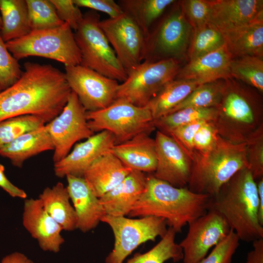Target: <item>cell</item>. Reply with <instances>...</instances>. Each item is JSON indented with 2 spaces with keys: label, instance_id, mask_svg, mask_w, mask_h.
I'll return each mask as SVG.
<instances>
[{
  "label": "cell",
  "instance_id": "obj_44",
  "mask_svg": "<svg viewBox=\"0 0 263 263\" xmlns=\"http://www.w3.org/2000/svg\"><path fill=\"white\" fill-rule=\"evenodd\" d=\"M218 133L212 121H205L194 135L193 145L194 151L206 152L216 143Z\"/></svg>",
  "mask_w": 263,
  "mask_h": 263
},
{
  "label": "cell",
  "instance_id": "obj_9",
  "mask_svg": "<svg viewBox=\"0 0 263 263\" xmlns=\"http://www.w3.org/2000/svg\"><path fill=\"white\" fill-rule=\"evenodd\" d=\"M89 128L93 132L107 131L114 137L115 144L155 130L154 120L146 107L136 106L123 98H117L107 108L86 112Z\"/></svg>",
  "mask_w": 263,
  "mask_h": 263
},
{
  "label": "cell",
  "instance_id": "obj_8",
  "mask_svg": "<svg viewBox=\"0 0 263 263\" xmlns=\"http://www.w3.org/2000/svg\"><path fill=\"white\" fill-rule=\"evenodd\" d=\"M100 17L95 11H87L74 33L81 54L80 65L123 82L127 73L99 26Z\"/></svg>",
  "mask_w": 263,
  "mask_h": 263
},
{
  "label": "cell",
  "instance_id": "obj_17",
  "mask_svg": "<svg viewBox=\"0 0 263 263\" xmlns=\"http://www.w3.org/2000/svg\"><path fill=\"white\" fill-rule=\"evenodd\" d=\"M115 144L114 137L108 131L93 135L76 144L70 153L54 163L55 175L59 178L67 175L83 177L86 170L97 159L110 152Z\"/></svg>",
  "mask_w": 263,
  "mask_h": 263
},
{
  "label": "cell",
  "instance_id": "obj_34",
  "mask_svg": "<svg viewBox=\"0 0 263 263\" xmlns=\"http://www.w3.org/2000/svg\"><path fill=\"white\" fill-rule=\"evenodd\" d=\"M232 78L263 93V57L245 56L233 58L230 64Z\"/></svg>",
  "mask_w": 263,
  "mask_h": 263
},
{
  "label": "cell",
  "instance_id": "obj_41",
  "mask_svg": "<svg viewBox=\"0 0 263 263\" xmlns=\"http://www.w3.org/2000/svg\"><path fill=\"white\" fill-rule=\"evenodd\" d=\"M180 3L188 22L193 29L208 23L211 5L209 0H186Z\"/></svg>",
  "mask_w": 263,
  "mask_h": 263
},
{
  "label": "cell",
  "instance_id": "obj_45",
  "mask_svg": "<svg viewBox=\"0 0 263 263\" xmlns=\"http://www.w3.org/2000/svg\"><path fill=\"white\" fill-rule=\"evenodd\" d=\"M78 7H87L106 14L109 18H115L124 13L121 7L113 0H73Z\"/></svg>",
  "mask_w": 263,
  "mask_h": 263
},
{
  "label": "cell",
  "instance_id": "obj_19",
  "mask_svg": "<svg viewBox=\"0 0 263 263\" xmlns=\"http://www.w3.org/2000/svg\"><path fill=\"white\" fill-rule=\"evenodd\" d=\"M22 223L32 237L45 251L57 253L65 240L62 227L46 212L38 199L24 201Z\"/></svg>",
  "mask_w": 263,
  "mask_h": 263
},
{
  "label": "cell",
  "instance_id": "obj_29",
  "mask_svg": "<svg viewBox=\"0 0 263 263\" xmlns=\"http://www.w3.org/2000/svg\"><path fill=\"white\" fill-rule=\"evenodd\" d=\"M0 35L5 42L23 37L31 31L26 0H0Z\"/></svg>",
  "mask_w": 263,
  "mask_h": 263
},
{
  "label": "cell",
  "instance_id": "obj_22",
  "mask_svg": "<svg viewBox=\"0 0 263 263\" xmlns=\"http://www.w3.org/2000/svg\"><path fill=\"white\" fill-rule=\"evenodd\" d=\"M232 58L225 44L213 52L189 61L180 69L175 78L192 79L203 84L232 78L230 64Z\"/></svg>",
  "mask_w": 263,
  "mask_h": 263
},
{
  "label": "cell",
  "instance_id": "obj_28",
  "mask_svg": "<svg viewBox=\"0 0 263 263\" xmlns=\"http://www.w3.org/2000/svg\"><path fill=\"white\" fill-rule=\"evenodd\" d=\"M201 84L195 80L175 78L167 83L145 107L153 120L157 119L168 114Z\"/></svg>",
  "mask_w": 263,
  "mask_h": 263
},
{
  "label": "cell",
  "instance_id": "obj_39",
  "mask_svg": "<svg viewBox=\"0 0 263 263\" xmlns=\"http://www.w3.org/2000/svg\"><path fill=\"white\" fill-rule=\"evenodd\" d=\"M18 61L10 54L0 35V92L20 78L22 71Z\"/></svg>",
  "mask_w": 263,
  "mask_h": 263
},
{
  "label": "cell",
  "instance_id": "obj_25",
  "mask_svg": "<svg viewBox=\"0 0 263 263\" xmlns=\"http://www.w3.org/2000/svg\"><path fill=\"white\" fill-rule=\"evenodd\" d=\"M50 150H54V146L45 125L22 134L4 146L0 150V155L10 159L14 166L21 168L28 158Z\"/></svg>",
  "mask_w": 263,
  "mask_h": 263
},
{
  "label": "cell",
  "instance_id": "obj_27",
  "mask_svg": "<svg viewBox=\"0 0 263 263\" xmlns=\"http://www.w3.org/2000/svg\"><path fill=\"white\" fill-rule=\"evenodd\" d=\"M46 212L66 231L76 229L77 217L67 187L58 182L46 188L38 198Z\"/></svg>",
  "mask_w": 263,
  "mask_h": 263
},
{
  "label": "cell",
  "instance_id": "obj_31",
  "mask_svg": "<svg viewBox=\"0 0 263 263\" xmlns=\"http://www.w3.org/2000/svg\"><path fill=\"white\" fill-rule=\"evenodd\" d=\"M176 233L169 227L166 234L154 246L144 253L135 254L125 263H164L169 260L176 263L183 260L182 249L175 242Z\"/></svg>",
  "mask_w": 263,
  "mask_h": 263
},
{
  "label": "cell",
  "instance_id": "obj_46",
  "mask_svg": "<svg viewBox=\"0 0 263 263\" xmlns=\"http://www.w3.org/2000/svg\"><path fill=\"white\" fill-rule=\"evenodd\" d=\"M4 170L3 166L0 164V187L13 197L26 199V192L11 183L5 176Z\"/></svg>",
  "mask_w": 263,
  "mask_h": 263
},
{
  "label": "cell",
  "instance_id": "obj_5",
  "mask_svg": "<svg viewBox=\"0 0 263 263\" xmlns=\"http://www.w3.org/2000/svg\"><path fill=\"white\" fill-rule=\"evenodd\" d=\"M248 168L245 143L234 144L217 135L214 146L206 152L194 151L187 187L211 197L238 171Z\"/></svg>",
  "mask_w": 263,
  "mask_h": 263
},
{
  "label": "cell",
  "instance_id": "obj_24",
  "mask_svg": "<svg viewBox=\"0 0 263 263\" xmlns=\"http://www.w3.org/2000/svg\"><path fill=\"white\" fill-rule=\"evenodd\" d=\"M111 152L132 170L153 173L157 166L155 139L147 133L138 134L115 144Z\"/></svg>",
  "mask_w": 263,
  "mask_h": 263
},
{
  "label": "cell",
  "instance_id": "obj_10",
  "mask_svg": "<svg viewBox=\"0 0 263 263\" xmlns=\"http://www.w3.org/2000/svg\"><path fill=\"white\" fill-rule=\"evenodd\" d=\"M101 222L108 224L114 236V246L105 263H123L126 258L143 243L162 238L168 228L165 219L155 216L133 219L105 215Z\"/></svg>",
  "mask_w": 263,
  "mask_h": 263
},
{
  "label": "cell",
  "instance_id": "obj_35",
  "mask_svg": "<svg viewBox=\"0 0 263 263\" xmlns=\"http://www.w3.org/2000/svg\"><path fill=\"white\" fill-rule=\"evenodd\" d=\"M225 44L224 37L214 25L207 23L193 29L188 56L190 60L213 52Z\"/></svg>",
  "mask_w": 263,
  "mask_h": 263
},
{
  "label": "cell",
  "instance_id": "obj_43",
  "mask_svg": "<svg viewBox=\"0 0 263 263\" xmlns=\"http://www.w3.org/2000/svg\"><path fill=\"white\" fill-rule=\"evenodd\" d=\"M59 18L75 31L81 22L83 14L73 0H50Z\"/></svg>",
  "mask_w": 263,
  "mask_h": 263
},
{
  "label": "cell",
  "instance_id": "obj_7",
  "mask_svg": "<svg viewBox=\"0 0 263 263\" xmlns=\"http://www.w3.org/2000/svg\"><path fill=\"white\" fill-rule=\"evenodd\" d=\"M172 6L146 38L143 61L170 58L181 61L188 55L193 28L185 15L180 1Z\"/></svg>",
  "mask_w": 263,
  "mask_h": 263
},
{
  "label": "cell",
  "instance_id": "obj_50",
  "mask_svg": "<svg viewBox=\"0 0 263 263\" xmlns=\"http://www.w3.org/2000/svg\"><path fill=\"white\" fill-rule=\"evenodd\" d=\"M1 26H2V21H1L0 15V30L1 28Z\"/></svg>",
  "mask_w": 263,
  "mask_h": 263
},
{
  "label": "cell",
  "instance_id": "obj_38",
  "mask_svg": "<svg viewBox=\"0 0 263 263\" xmlns=\"http://www.w3.org/2000/svg\"><path fill=\"white\" fill-rule=\"evenodd\" d=\"M245 143L248 169L256 182L263 178V125L250 135Z\"/></svg>",
  "mask_w": 263,
  "mask_h": 263
},
{
  "label": "cell",
  "instance_id": "obj_30",
  "mask_svg": "<svg viewBox=\"0 0 263 263\" xmlns=\"http://www.w3.org/2000/svg\"><path fill=\"white\" fill-rule=\"evenodd\" d=\"M174 0H120L117 3L124 13L138 25L145 38L155 21Z\"/></svg>",
  "mask_w": 263,
  "mask_h": 263
},
{
  "label": "cell",
  "instance_id": "obj_47",
  "mask_svg": "<svg viewBox=\"0 0 263 263\" xmlns=\"http://www.w3.org/2000/svg\"><path fill=\"white\" fill-rule=\"evenodd\" d=\"M252 243L253 249L248 253L245 263H263V238Z\"/></svg>",
  "mask_w": 263,
  "mask_h": 263
},
{
  "label": "cell",
  "instance_id": "obj_40",
  "mask_svg": "<svg viewBox=\"0 0 263 263\" xmlns=\"http://www.w3.org/2000/svg\"><path fill=\"white\" fill-rule=\"evenodd\" d=\"M240 239L232 229L227 236L214 246L208 255L198 263H231L232 259L240 245Z\"/></svg>",
  "mask_w": 263,
  "mask_h": 263
},
{
  "label": "cell",
  "instance_id": "obj_23",
  "mask_svg": "<svg viewBox=\"0 0 263 263\" xmlns=\"http://www.w3.org/2000/svg\"><path fill=\"white\" fill-rule=\"evenodd\" d=\"M132 170L110 151L95 161L86 170L83 178L99 198L120 184Z\"/></svg>",
  "mask_w": 263,
  "mask_h": 263
},
{
  "label": "cell",
  "instance_id": "obj_14",
  "mask_svg": "<svg viewBox=\"0 0 263 263\" xmlns=\"http://www.w3.org/2000/svg\"><path fill=\"white\" fill-rule=\"evenodd\" d=\"M99 26L128 74L143 60L145 38L127 14L100 20Z\"/></svg>",
  "mask_w": 263,
  "mask_h": 263
},
{
  "label": "cell",
  "instance_id": "obj_11",
  "mask_svg": "<svg viewBox=\"0 0 263 263\" xmlns=\"http://www.w3.org/2000/svg\"><path fill=\"white\" fill-rule=\"evenodd\" d=\"M180 62L173 58L143 61L119 85L116 98H123L136 106L145 107L167 83L175 78L181 68Z\"/></svg>",
  "mask_w": 263,
  "mask_h": 263
},
{
  "label": "cell",
  "instance_id": "obj_26",
  "mask_svg": "<svg viewBox=\"0 0 263 263\" xmlns=\"http://www.w3.org/2000/svg\"><path fill=\"white\" fill-rule=\"evenodd\" d=\"M232 58L263 56V18L222 34Z\"/></svg>",
  "mask_w": 263,
  "mask_h": 263
},
{
  "label": "cell",
  "instance_id": "obj_13",
  "mask_svg": "<svg viewBox=\"0 0 263 263\" xmlns=\"http://www.w3.org/2000/svg\"><path fill=\"white\" fill-rule=\"evenodd\" d=\"M86 112L72 91L60 113L46 124L54 146V163L67 155L75 143L94 134L88 125Z\"/></svg>",
  "mask_w": 263,
  "mask_h": 263
},
{
  "label": "cell",
  "instance_id": "obj_42",
  "mask_svg": "<svg viewBox=\"0 0 263 263\" xmlns=\"http://www.w3.org/2000/svg\"><path fill=\"white\" fill-rule=\"evenodd\" d=\"M206 120H198L179 127L169 135L172 137L192 159L194 154L193 140L195 134Z\"/></svg>",
  "mask_w": 263,
  "mask_h": 263
},
{
  "label": "cell",
  "instance_id": "obj_6",
  "mask_svg": "<svg viewBox=\"0 0 263 263\" xmlns=\"http://www.w3.org/2000/svg\"><path fill=\"white\" fill-rule=\"evenodd\" d=\"M5 43L9 52L18 60L36 56L53 59L65 66L81 63V54L74 33L65 22L55 28L31 31L23 37Z\"/></svg>",
  "mask_w": 263,
  "mask_h": 263
},
{
  "label": "cell",
  "instance_id": "obj_33",
  "mask_svg": "<svg viewBox=\"0 0 263 263\" xmlns=\"http://www.w3.org/2000/svg\"><path fill=\"white\" fill-rule=\"evenodd\" d=\"M225 87V79L202 84L169 113L187 108L217 107L221 101Z\"/></svg>",
  "mask_w": 263,
  "mask_h": 263
},
{
  "label": "cell",
  "instance_id": "obj_1",
  "mask_svg": "<svg viewBox=\"0 0 263 263\" xmlns=\"http://www.w3.org/2000/svg\"><path fill=\"white\" fill-rule=\"evenodd\" d=\"M20 78L0 92V122L30 114L48 123L58 115L72 92L64 73L51 64L26 62Z\"/></svg>",
  "mask_w": 263,
  "mask_h": 263
},
{
  "label": "cell",
  "instance_id": "obj_16",
  "mask_svg": "<svg viewBox=\"0 0 263 263\" xmlns=\"http://www.w3.org/2000/svg\"><path fill=\"white\" fill-rule=\"evenodd\" d=\"M157 166L153 175L177 188L187 187L192 159L170 136L157 131L155 138Z\"/></svg>",
  "mask_w": 263,
  "mask_h": 263
},
{
  "label": "cell",
  "instance_id": "obj_36",
  "mask_svg": "<svg viewBox=\"0 0 263 263\" xmlns=\"http://www.w3.org/2000/svg\"><path fill=\"white\" fill-rule=\"evenodd\" d=\"M31 31L59 27L65 22L58 17L50 0H26Z\"/></svg>",
  "mask_w": 263,
  "mask_h": 263
},
{
  "label": "cell",
  "instance_id": "obj_21",
  "mask_svg": "<svg viewBox=\"0 0 263 263\" xmlns=\"http://www.w3.org/2000/svg\"><path fill=\"white\" fill-rule=\"evenodd\" d=\"M147 181V175L144 172L132 170L120 184L99 198L106 215H129L144 193Z\"/></svg>",
  "mask_w": 263,
  "mask_h": 263
},
{
  "label": "cell",
  "instance_id": "obj_15",
  "mask_svg": "<svg viewBox=\"0 0 263 263\" xmlns=\"http://www.w3.org/2000/svg\"><path fill=\"white\" fill-rule=\"evenodd\" d=\"M185 238L179 244L183 253L184 263H198L228 234L231 229L218 212L207 210L188 224Z\"/></svg>",
  "mask_w": 263,
  "mask_h": 263
},
{
  "label": "cell",
  "instance_id": "obj_32",
  "mask_svg": "<svg viewBox=\"0 0 263 263\" xmlns=\"http://www.w3.org/2000/svg\"><path fill=\"white\" fill-rule=\"evenodd\" d=\"M217 113L216 107L187 108L165 115L153 122L158 131L169 135L174 129L194 121H213Z\"/></svg>",
  "mask_w": 263,
  "mask_h": 263
},
{
  "label": "cell",
  "instance_id": "obj_49",
  "mask_svg": "<svg viewBox=\"0 0 263 263\" xmlns=\"http://www.w3.org/2000/svg\"><path fill=\"white\" fill-rule=\"evenodd\" d=\"M258 198V217L260 224L263 225V178L256 181Z\"/></svg>",
  "mask_w": 263,
  "mask_h": 263
},
{
  "label": "cell",
  "instance_id": "obj_18",
  "mask_svg": "<svg viewBox=\"0 0 263 263\" xmlns=\"http://www.w3.org/2000/svg\"><path fill=\"white\" fill-rule=\"evenodd\" d=\"M211 12L208 23L223 34L250 24L263 18L262 0H209Z\"/></svg>",
  "mask_w": 263,
  "mask_h": 263
},
{
  "label": "cell",
  "instance_id": "obj_48",
  "mask_svg": "<svg viewBox=\"0 0 263 263\" xmlns=\"http://www.w3.org/2000/svg\"><path fill=\"white\" fill-rule=\"evenodd\" d=\"M0 263H34L24 254L18 252L4 257Z\"/></svg>",
  "mask_w": 263,
  "mask_h": 263
},
{
  "label": "cell",
  "instance_id": "obj_2",
  "mask_svg": "<svg viewBox=\"0 0 263 263\" xmlns=\"http://www.w3.org/2000/svg\"><path fill=\"white\" fill-rule=\"evenodd\" d=\"M210 196L177 188L147 175L145 190L129 214L130 217L155 216L165 219L176 233L207 211Z\"/></svg>",
  "mask_w": 263,
  "mask_h": 263
},
{
  "label": "cell",
  "instance_id": "obj_20",
  "mask_svg": "<svg viewBox=\"0 0 263 263\" xmlns=\"http://www.w3.org/2000/svg\"><path fill=\"white\" fill-rule=\"evenodd\" d=\"M67 188L74 205L76 229L83 232L94 228L106 215L99 198L93 193L83 177L66 176Z\"/></svg>",
  "mask_w": 263,
  "mask_h": 263
},
{
  "label": "cell",
  "instance_id": "obj_12",
  "mask_svg": "<svg viewBox=\"0 0 263 263\" xmlns=\"http://www.w3.org/2000/svg\"><path fill=\"white\" fill-rule=\"evenodd\" d=\"M66 81L86 112L105 109L116 99L119 84L80 64L65 66Z\"/></svg>",
  "mask_w": 263,
  "mask_h": 263
},
{
  "label": "cell",
  "instance_id": "obj_4",
  "mask_svg": "<svg viewBox=\"0 0 263 263\" xmlns=\"http://www.w3.org/2000/svg\"><path fill=\"white\" fill-rule=\"evenodd\" d=\"M226 87L212 121L218 134L234 144L245 143L263 125L261 94L234 78L226 79Z\"/></svg>",
  "mask_w": 263,
  "mask_h": 263
},
{
  "label": "cell",
  "instance_id": "obj_37",
  "mask_svg": "<svg viewBox=\"0 0 263 263\" xmlns=\"http://www.w3.org/2000/svg\"><path fill=\"white\" fill-rule=\"evenodd\" d=\"M40 118L27 114L16 116L0 122V150L22 134L43 127Z\"/></svg>",
  "mask_w": 263,
  "mask_h": 263
},
{
  "label": "cell",
  "instance_id": "obj_3",
  "mask_svg": "<svg viewBox=\"0 0 263 263\" xmlns=\"http://www.w3.org/2000/svg\"><path fill=\"white\" fill-rule=\"evenodd\" d=\"M209 210L219 213L240 240L249 243L263 238L257 184L248 168L238 171L210 197Z\"/></svg>",
  "mask_w": 263,
  "mask_h": 263
}]
</instances>
